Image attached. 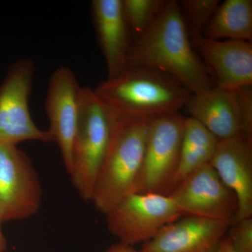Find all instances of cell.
I'll return each mask as SVG.
<instances>
[{
	"instance_id": "1",
	"label": "cell",
	"mask_w": 252,
	"mask_h": 252,
	"mask_svg": "<svg viewBox=\"0 0 252 252\" xmlns=\"http://www.w3.org/2000/svg\"><path fill=\"white\" fill-rule=\"evenodd\" d=\"M130 67L167 74L192 94L215 87L208 69L194 51L176 0L167 1L161 14L132 43L126 60V67Z\"/></svg>"
},
{
	"instance_id": "2",
	"label": "cell",
	"mask_w": 252,
	"mask_h": 252,
	"mask_svg": "<svg viewBox=\"0 0 252 252\" xmlns=\"http://www.w3.org/2000/svg\"><path fill=\"white\" fill-rule=\"evenodd\" d=\"M94 91L117 117L148 120L180 112L192 95L170 76L141 67H126Z\"/></svg>"
},
{
	"instance_id": "3",
	"label": "cell",
	"mask_w": 252,
	"mask_h": 252,
	"mask_svg": "<svg viewBox=\"0 0 252 252\" xmlns=\"http://www.w3.org/2000/svg\"><path fill=\"white\" fill-rule=\"evenodd\" d=\"M149 127L148 119H116L91 201L104 215L132 193L143 162Z\"/></svg>"
},
{
	"instance_id": "4",
	"label": "cell",
	"mask_w": 252,
	"mask_h": 252,
	"mask_svg": "<svg viewBox=\"0 0 252 252\" xmlns=\"http://www.w3.org/2000/svg\"><path fill=\"white\" fill-rule=\"evenodd\" d=\"M117 116L94 90L81 87L79 119L69 175L74 189L91 202L96 179L107 152Z\"/></svg>"
},
{
	"instance_id": "5",
	"label": "cell",
	"mask_w": 252,
	"mask_h": 252,
	"mask_svg": "<svg viewBox=\"0 0 252 252\" xmlns=\"http://www.w3.org/2000/svg\"><path fill=\"white\" fill-rule=\"evenodd\" d=\"M185 119L176 112L149 120L143 162L132 193H170L180 162Z\"/></svg>"
},
{
	"instance_id": "6",
	"label": "cell",
	"mask_w": 252,
	"mask_h": 252,
	"mask_svg": "<svg viewBox=\"0 0 252 252\" xmlns=\"http://www.w3.org/2000/svg\"><path fill=\"white\" fill-rule=\"evenodd\" d=\"M104 215L111 234L130 246L147 243L184 217L169 195L158 193L130 194Z\"/></svg>"
},
{
	"instance_id": "7",
	"label": "cell",
	"mask_w": 252,
	"mask_h": 252,
	"mask_svg": "<svg viewBox=\"0 0 252 252\" xmlns=\"http://www.w3.org/2000/svg\"><path fill=\"white\" fill-rule=\"evenodd\" d=\"M35 74V64L30 59L13 63L0 84V145H16L25 141L51 142L48 130L33 122L29 97Z\"/></svg>"
},
{
	"instance_id": "8",
	"label": "cell",
	"mask_w": 252,
	"mask_h": 252,
	"mask_svg": "<svg viewBox=\"0 0 252 252\" xmlns=\"http://www.w3.org/2000/svg\"><path fill=\"white\" fill-rule=\"evenodd\" d=\"M43 190L31 158L16 145H0V220H26L39 211Z\"/></svg>"
},
{
	"instance_id": "9",
	"label": "cell",
	"mask_w": 252,
	"mask_h": 252,
	"mask_svg": "<svg viewBox=\"0 0 252 252\" xmlns=\"http://www.w3.org/2000/svg\"><path fill=\"white\" fill-rule=\"evenodd\" d=\"M167 195L184 217L233 223L238 210L236 195L210 163L187 176Z\"/></svg>"
},
{
	"instance_id": "10",
	"label": "cell",
	"mask_w": 252,
	"mask_h": 252,
	"mask_svg": "<svg viewBox=\"0 0 252 252\" xmlns=\"http://www.w3.org/2000/svg\"><path fill=\"white\" fill-rule=\"evenodd\" d=\"M81 87L70 68L61 66L53 73L48 86L46 111L51 142L59 146L69 174L72 166L73 142L79 119Z\"/></svg>"
},
{
	"instance_id": "11",
	"label": "cell",
	"mask_w": 252,
	"mask_h": 252,
	"mask_svg": "<svg viewBox=\"0 0 252 252\" xmlns=\"http://www.w3.org/2000/svg\"><path fill=\"white\" fill-rule=\"evenodd\" d=\"M210 164L238 198L233 223L252 218V135L242 132L219 140Z\"/></svg>"
},
{
	"instance_id": "12",
	"label": "cell",
	"mask_w": 252,
	"mask_h": 252,
	"mask_svg": "<svg viewBox=\"0 0 252 252\" xmlns=\"http://www.w3.org/2000/svg\"><path fill=\"white\" fill-rule=\"evenodd\" d=\"M165 225L144 243L141 252H215L227 234L231 221L193 216Z\"/></svg>"
},
{
	"instance_id": "13",
	"label": "cell",
	"mask_w": 252,
	"mask_h": 252,
	"mask_svg": "<svg viewBox=\"0 0 252 252\" xmlns=\"http://www.w3.org/2000/svg\"><path fill=\"white\" fill-rule=\"evenodd\" d=\"M185 108L189 117L200 123L219 140L245 132L243 107L236 91L213 87L192 94Z\"/></svg>"
},
{
	"instance_id": "14",
	"label": "cell",
	"mask_w": 252,
	"mask_h": 252,
	"mask_svg": "<svg viewBox=\"0 0 252 252\" xmlns=\"http://www.w3.org/2000/svg\"><path fill=\"white\" fill-rule=\"evenodd\" d=\"M194 49L217 77V86L235 91L252 84V43L202 37Z\"/></svg>"
},
{
	"instance_id": "15",
	"label": "cell",
	"mask_w": 252,
	"mask_h": 252,
	"mask_svg": "<svg viewBox=\"0 0 252 252\" xmlns=\"http://www.w3.org/2000/svg\"><path fill=\"white\" fill-rule=\"evenodd\" d=\"M91 11L97 40L105 59L107 79H112L126 69L132 45L122 0H94Z\"/></svg>"
},
{
	"instance_id": "16",
	"label": "cell",
	"mask_w": 252,
	"mask_h": 252,
	"mask_svg": "<svg viewBox=\"0 0 252 252\" xmlns=\"http://www.w3.org/2000/svg\"><path fill=\"white\" fill-rule=\"evenodd\" d=\"M203 37L252 42V0H225L220 3L204 30Z\"/></svg>"
},
{
	"instance_id": "17",
	"label": "cell",
	"mask_w": 252,
	"mask_h": 252,
	"mask_svg": "<svg viewBox=\"0 0 252 252\" xmlns=\"http://www.w3.org/2000/svg\"><path fill=\"white\" fill-rule=\"evenodd\" d=\"M218 141L193 118H186L180 162L170 192L187 176L210 163Z\"/></svg>"
},
{
	"instance_id": "18",
	"label": "cell",
	"mask_w": 252,
	"mask_h": 252,
	"mask_svg": "<svg viewBox=\"0 0 252 252\" xmlns=\"http://www.w3.org/2000/svg\"><path fill=\"white\" fill-rule=\"evenodd\" d=\"M181 16L193 47L203 37V32L220 4L219 0L178 1Z\"/></svg>"
},
{
	"instance_id": "19",
	"label": "cell",
	"mask_w": 252,
	"mask_h": 252,
	"mask_svg": "<svg viewBox=\"0 0 252 252\" xmlns=\"http://www.w3.org/2000/svg\"><path fill=\"white\" fill-rule=\"evenodd\" d=\"M167 3V0H122L123 11L130 31L137 36L157 19Z\"/></svg>"
},
{
	"instance_id": "20",
	"label": "cell",
	"mask_w": 252,
	"mask_h": 252,
	"mask_svg": "<svg viewBox=\"0 0 252 252\" xmlns=\"http://www.w3.org/2000/svg\"><path fill=\"white\" fill-rule=\"evenodd\" d=\"M226 236L237 252H252V217L232 223Z\"/></svg>"
},
{
	"instance_id": "21",
	"label": "cell",
	"mask_w": 252,
	"mask_h": 252,
	"mask_svg": "<svg viewBox=\"0 0 252 252\" xmlns=\"http://www.w3.org/2000/svg\"><path fill=\"white\" fill-rule=\"evenodd\" d=\"M101 252H141L137 251L133 246L125 245L121 243L114 244L105 250Z\"/></svg>"
},
{
	"instance_id": "22",
	"label": "cell",
	"mask_w": 252,
	"mask_h": 252,
	"mask_svg": "<svg viewBox=\"0 0 252 252\" xmlns=\"http://www.w3.org/2000/svg\"><path fill=\"white\" fill-rule=\"evenodd\" d=\"M215 252H237L233 248L229 238L225 235L224 238L220 242V246Z\"/></svg>"
},
{
	"instance_id": "23",
	"label": "cell",
	"mask_w": 252,
	"mask_h": 252,
	"mask_svg": "<svg viewBox=\"0 0 252 252\" xmlns=\"http://www.w3.org/2000/svg\"><path fill=\"white\" fill-rule=\"evenodd\" d=\"M1 223L2 222L0 220V252H5L7 248V243H6V238L1 230Z\"/></svg>"
}]
</instances>
